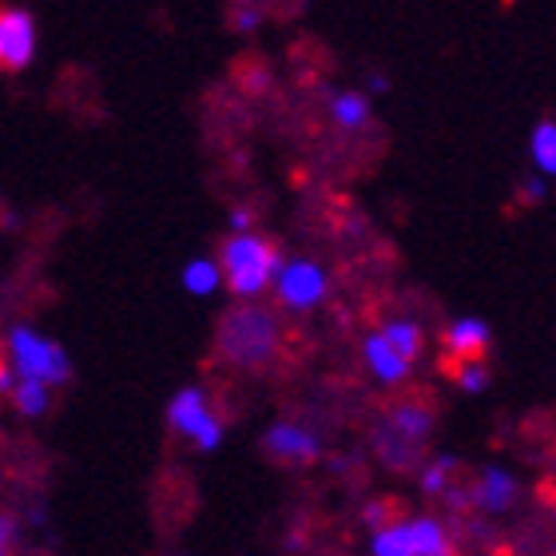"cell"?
Here are the masks:
<instances>
[{"label":"cell","instance_id":"22","mask_svg":"<svg viewBox=\"0 0 556 556\" xmlns=\"http://www.w3.org/2000/svg\"><path fill=\"white\" fill-rule=\"evenodd\" d=\"M541 199H545V184H541V179H529V184L521 187V203L533 207V203H541Z\"/></svg>","mask_w":556,"mask_h":556},{"label":"cell","instance_id":"17","mask_svg":"<svg viewBox=\"0 0 556 556\" xmlns=\"http://www.w3.org/2000/svg\"><path fill=\"white\" fill-rule=\"evenodd\" d=\"M12 402L24 417H40L48 409V386L45 382H21L12 390Z\"/></svg>","mask_w":556,"mask_h":556},{"label":"cell","instance_id":"10","mask_svg":"<svg viewBox=\"0 0 556 556\" xmlns=\"http://www.w3.org/2000/svg\"><path fill=\"white\" fill-rule=\"evenodd\" d=\"M366 362H370L374 378H378V382H386V386H397L409 374V362L402 358V354H397V350L390 346L382 334L366 338Z\"/></svg>","mask_w":556,"mask_h":556},{"label":"cell","instance_id":"12","mask_svg":"<svg viewBox=\"0 0 556 556\" xmlns=\"http://www.w3.org/2000/svg\"><path fill=\"white\" fill-rule=\"evenodd\" d=\"M429 426H433V414H429L421 402H402V406H394V414H390V429L402 433L406 441H414V445H421Z\"/></svg>","mask_w":556,"mask_h":556},{"label":"cell","instance_id":"2","mask_svg":"<svg viewBox=\"0 0 556 556\" xmlns=\"http://www.w3.org/2000/svg\"><path fill=\"white\" fill-rule=\"evenodd\" d=\"M219 270L227 278L231 294L239 299H255L270 287L282 270V258H278V247L270 239H258V235H231L219 251Z\"/></svg>","mask_w":556,"mask_h":556},{"label":"cell","instance_id":"23","mask_svg":"<svg viewBox=\"0 0 556 556\" xmlns=\"http://www.w3.org/2000/svg\"><path fill=\"white\" fill-rule=\"evenodd\" d=\"M12 533H16V525H12L9 517H0V556L9 553V545H12Z\"/></svg>","mask_w":556,"mask_h":556},{"label":"cell","instance_id":"24","mask_svg":"<svg viewBox=\"0 0 556 556\" xmlns=\"http://www.w3.org/2000/svg\"><path fill=\"white\" fill-rule=\"evenodd\" d=\"M231 227H235L239 235H243L247 227H251V211H235V215H231Z\"/></svg>","mask_w":556,"mask_h":556},{"label":"cell","instance_id":"1","mask_svg":"<svg viewBox=\"0 0 556 556\" xmlns=\"http://www.w3.org/2000/svg\"><path fill=\"white\" fill-rule=\"evenodd\" d=\"M219 354L227 362H235L239 370H263L278 350V323L275 314L247 302V306H235V311L223 314L219 323Z\"/></svg>","mask_w":556,"mask_h":556},{"label":"cell","instance_id":"26","mask_svg":"<svg viewBox=\"0 0 556 556\" xmlns=\"http://www.w3.org/2000/svg\"><path fill=\"white\" fill-rule=\"evenodd\" d=\"M370 92H390V80L386 76H370Z\"/></svg>","mask_w":556,"mask_h":556},{"label":"cell","instance_id":"8","mask_svg":"<svg viewBox=\"0 0 556 556\" xmlns=\"http://www.w3.org/2000/svg\"><path fill=\"white\" fill-rule=\"evenodd\" d=\"M513 497H517V481L505 469H497V465H489L481 481L473 485V505L485 513H505L513 505Z\"/></svg>","mask_w":556,"mask_h":556},{"label":"cell","instance_id":"20","mask_svg":"<svg viewBox=\"0 0 556 556\" xmlns=\"http://www.w3.org/2000/svg\"><path fill=\"white\" fill-rule=\"evenodd\" d=\"M453 469H457V462H453V457H438L433 465H426V469H421V489H426V493H445V489H450Z\"/></svg>","mask_w":556,"mask_h":556},{"label":"cell","instance_id":"19","mask_svg":"<svg viewBox=\"0 0 556 556\" xmlns=\"http://www.w3.org/2000/svg\"><path fill=\"white\" fill-rule=\"evenodd\" d=\"M450 362H457V358H450ZM453 382L462 386L465 394H481L489 386V366L485 362H457V366H453Z\"/></svg>","mask_w":556,"mask_h":556},{"label":"cell","instance_id":"6","mask_svg":"<svg viewBox=\"0 0 556 556\" xmlns=\"http://www.w3.org/2000/svg\"><path fill=\"white\" fill-rule=\"evenodd\" d=\"M267 450L275 453L278 462H314L318 457V438H314L311 429L302 426H275L267 433Z\"/></svg>","mask_w":556,"mask_h":556},{"label":"cell","instance_id":"9","mask_svg":"<svg viewBox=\"0 0 556 556\" xmlns=\"http://www.w3.org/2000/svg\"><path fill=\"white\" fill-rule=\"evenodd\" d=\"M211 417H215V414L207 409V397H203V390H184V394H175L172 409H167V421H172L179 433H187V438H199Z\"/></svg>","mask_w":556,"mask_h":556},{"label":"cell","instance_id":"16","mask_svg":"<svg viewBox=\"0 0 556 556\" xmlns=\"http://www.w3.org/2000/svg\"><path fill=\"white\" fill-rule=\"evenodd\" d=\"M382 338H386V342H390V346H394L406 362H414L417 354H421V330H417L414 323H390V326L382 330Z\"/></svg>","mask_w":556,"mask_h":556},{"label":"cell","instance_id":"5","mask_svg":"<svg viewBox=\"0 0 556 556\" xmlns=\"http://www.w3.org/2000/svg\"><path fill=\"white\" fill-rule=\"evenodd\" d=\"M275 290L287 306L306 311V306H314V302H323L326 275H323V267H314V263H287V267L278 270Z\"/></svg>","mask_w":556,"mask_h":556},{"label":"cell","instance_id":"3","mask_svg":"<svg viewBox=\"0 0 556 556\" xmlns=\"http://www.w3.org/2000/svg\"><path fill=\"white\" fill-rule=\"evenodd\" d=\"M9 350H12V366L21 370L24 382H45L56 386L68 378V362H64V350L45 342L40 334H33L28 326H16L9 334Z\"/></svg>","mask_w":556,"mask_h":556},{"label":"cell","instance_id":"13","mask_svg":"<svg viewBox=\"0 0 556 556\" xmlns=\"http://www.w3.org/2000/svg\"><path fill=\"white\" fill-rule=\"evenodd\" d=\"M330 112H334L338 128L354 131L370 119V100H366L362 92H342V96H334V108H330Z\"/></svg>","mask_w":556,"mask_h":556},{"label":"cell","instance_id":"15","mask_svg":"<svg viewBox=\"0 0 556 556\" xmlns=\"http://www.w3.org/2000/svg\"><path fill=\"white\" fill-rule=\"evenodd\" d=\"M529 148H533L536 167L545 175H556V119H541V124H536Z\"/></svg>","mask_w":556,"mask_h":556},{"label":"cell","instance_id":"21","mask_svg":"<svg viewBox=\"0 0 556 556\" xmlns=\"http://www.w3.org/2000/svg\"><path fill=\"white\" fill-rule=\"evenodd\" d=\"M397 513V501H374V505H366V513H362V521L374 525V529H390V517Z\"/></svg>","mask_w":556,"mask_h":556},{"label":"cell","instance_id":"4","mask_svg":"<svg viewBox=\"0 0 556 556\" xmlns=\"http://www.w3.org/2000/svg\"><path fill=\"white\" fill-rule=\"evenodd\" d=\"M33 16L21 9H0V72H21L33 60Z\"/></svg>","mask_w":556,"mask_h":556},{"label":"cell","instance_id":"14","mask_svg":"<svg viewBox=\"0 0 556 556\" xmlns=\"http://www.w3.org/2000/svg\"><path fill=\"white\" fill-rule=\"evenodd\" d=\"M370 548H374V556H417L409 521L406 525H390V529H378Z\"/></svg>","mask_w":556,"mask_h":556},{"label":"cell","instance_id":"7","mask_svg":"<svg viewBox=\"0 0 556 556\" xmlns=\"http://www.w3.org/2000/svg\"><path fill=\"white\" fill-rule=\"evenodd\" d=\"M489 326L481 318H457V323L445 330V346H450V358L457 362H477L489 350Z\"/></svg>","mask_w":556,"mask_h":556},{"label":"cell","instance_id":"18","mask_svg":"<svg viewBox=\"0 0 556 556\" xmlns=\"http://www.w3.org/2000/svg\"><path fill=\"white\" fill-rule=\"evenodd\" d=\"M219 275L223 270L215 267V263L199 258V263H191V267L184 270V287L191 290V294H211V290L219 287Z\"/></svg>","mask_w":556,"mask_h":556},{"label":"cell","instance_id":"11","mask_svg":"<svg viewBox=\"0 0 556 556\" xmlns=\"http://www.w3.org/2000/svg\"><path fill=\"white\" fill-rule=\"evenodd\" d=\"M409 533H414L417 556H453V541L438 517H414V521H409Z\"/></svg>","mask_w":556,"mask_h":556},{"label":"cell","instance_id":"25","mask_svg":"<svg viewBox=\"0 0 556 556\" xmlns=\"http://www.w3.org/2000/svg\"><path fill=\"white\" fill-rule=\"evenodd\" d=\"M0 390H12V370L4 358H0Z\"/></svg>","mask_w":556,"mask_h":556}]
</instances>
